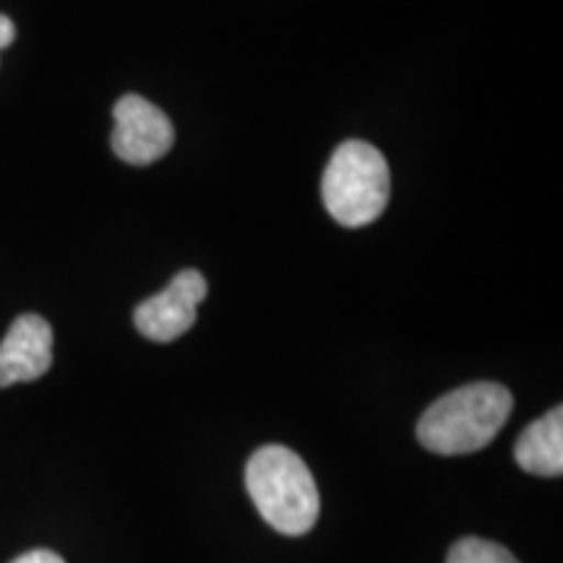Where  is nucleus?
Here are the masks:
<instances>
[{
    "instance_id": "nucleus-1",
    "label": "nucleus",
    "mask_w": 563,
    "mask_h": 563,
    "mask_svg": "<svg viewBox=\"0 0 563 563\" xmlns=\"http://www.w3.org/2000/svg\"><path fill=\"white\" fill-rule=\"evenodd\" d=\"M514 407L511 391L501 384H467L443 394L422 412L418 439L441 456L473 454L488 446L506 426Z\"/></svg>"
},
{
    "instance_id": "nucleus-2",
    "label": "nucleus",
    "mask_w": 563,
    "mask_h": 563,
    "mask_svg": "<svg viewBox=\"0 0 563 563\" xmlns=\"http://www.w3.org/2000/svg\"><path fill=\"white\" fill-rule=\"evenodd\" d=\"M245 488L253 504L274 530L290 538L311 532L319 519V488L292 449L269 443L249 460L245 467Z\"/></svg>"
},
{
    "instance_id": "nucleus-3",
    "label": "nucleus",
    "mask_w": 563,
    "mask_h": 563,
    "mask_svg": "<svg viewBox=\"0 0 563 563\" xmlns=\"http://www.w3.org/2000/svg\"><path fill=\"white\" fill-rule=\"evenodd\" d=\"M391 175L384 154L365 141H344L321 178L323 207L344 228H365L384 214Z\"/></svg>"
},
{
    "instance_id": "nucleus-4",
    "label": "nucleus",
    "mask_w": 563,
    "mask_h": 563,
    "mask_svg": "<svg viewBox=\"0 0 563 563\" xmlns=\"http://www.w3.org/2000/svg\"><path fill=\"white\" fill-rule=\"evenodd\" d=\"M112 118H115L112 152L129 165H152L170 152L175 141L170 118L141 95L121 97L112 108Z\"/></svg>"
},
{
    "instance_id": "nucleus-5",
    "label": "nucleus",
    "mask_w": 563,
    "mask_h": 563,
    "mask_svg": "<svg viewBox=\"0 0 563 563\" xmlns=\"http://www.w3.org/2000/svg\"><path fill=\"white\" fill-rule=\"evenodd\" d=\"M207 298V279L201 272L186 269L154 298L139 302L133 323L146 340L173 342L194 327L199 302Z\"/></svg>"
},
{
    "instance_id": "nucleus-6",
    "label": "nucleus",
    "mask_w": 563,
    "mask_h": 563,
    "mask_svg": "<svg viewBox=\"0 0 563 563\" xmlns=\"http://www.w3.org/2000/svg\"><path fill=\"white\" fill-rule=\"evenodd\" d=\"M53 365V327L37 313H24L11 323L0 342V389L37 382Z\"/></svg>"
},
{
    "instance_id": "nucleus-7",
    "label": "nucleus",
    "mask_w": 563,
    "mask_h": 563,
    "mask_svg": "<svg viewBox=\"0 0 563 563\" xmlns=\"http://www.w3.org/2000/svg\"><path fill=\"white\" fill-rule=\"evenodd\" d=\"M517 464L530 475L559 477L563 473V410L553 407L527 426L514 446Z\"/></svg>"
},
{
    "instance_id": "nucleus-8",
    "label": "nucleus",
    "mask_w": 563,
    "mask_h": 563,
    "mask_svg": "<svg viewBox=\"0 0 563 563\" xmlns=\"http://www.w3.org/2000/svg\"><path fill=\"white\" fill-rule=\"evenodd\" d=\"M446 563H519L504 545L483 538H462L449 551Z\"/></svg>"
},
{
    "instance_id": "nucleus-9",
    "label": "nucleus",
    "mask_w": 563,
    "mask_h": 563,
    "mask_svg": "<svg viewBox=\"0 0 563 563\" xmlns=\"http://www.w3.org/2000/svg\"><path fill=\"white\" fill-rule=\"evenodd\" d=\"M11 563H66V561H63L60 555L53 551H30V553L19 555V559Z\"/></svg>"
},
{
    "instance_id": "nucleus-10",
    "label": "nucleus",
    "mask_w": 563,
    "mask_h": 563,
    "mask_svg": "<svg viewBox=\"0 0 563 563\" xmlns=\"http://www.w3.org/2000/svg\"><path fill=\"white\" fill-rule=\"evenodd\" d=\"M13 40H16V26H13V21L5 13H0V51L11 47Z\"/></svg>"
}]
</instances>
